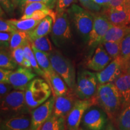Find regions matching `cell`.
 Wrapping results in <instances>:
<instances>
[{"mask_svg": "<svg viewBox=\"0 0 130 130\" xmlns=\"http://www.w3.org/2000/svg\"><path fill=\"white\" fill-rule=\"evenodd\" d=\"M96 98L97 105L105 112L107 116L113 120L122 109L121 99L113 83L99 84Z\"/></svg>", "mask_w": 130, "mask_h": 130, "instance_id": "1", "label": "cell"}, {"mask_svg": "<svg viewBox=\"0 0 130 130\" xmlns=\"http://www.w3.org/2000/svg\"><path fill=\"white\" fill-rule=\"evenodd\" d=\"M66 12L79 36L85 43L88 42L93 28L94 13L76 4L72 5Z\"/></svg>", "mask_w": 130, "mask_h": 130, "instance_id": "2", "label": "cell"}, {"mask_svg": "<svg viewBox=\"0 0 130 130\" xmlns=\"http://www.w3.org/2000/svg\"><path fill=\"white\" fill-rule=\"evenodd\" d=\"M52 93L51 88L46 80L39 78L33 79L25 91L27 104L32 110L46 101Z\"/></svg>", "mask_w": 130, "mask_h": 130, "instance_id": "3", "label": "cell"}, {"mask_svg": "<svg viewBox=\"0 0 130 130\" xmlns=\"http://www.w3.org/2000/svg\"><path fill=\"white\" fill-rule=\"evenodd\" d=\"M49 58L54 71L62 78L71 90H75V71L71 61L58 50H53L49 54Z\"/></svg>", "mask_w": 130, "mask_h": 130, "instance_id": "4", "label": "cell"}, {"mask_svg": "<svg viewBox=\"0 0 130 130\" xmlns=\"http://www.w3.org/2000/svg\"><path fill=\"white\" fill-rule=\"evenodd\" d=\"M30 112L31 110L27 104L24 90H12L1 101V113L3 115L12 117L28 115Z\"/></svg>", "mask_w": 130, "mask_h": 130, "instance_id": "5", "label": "cell"}, {"mask_svg": "<svg viewBox=\"0 0 130 130\" xmlns=\"http://www.w3.org/2000/svg\"><path fill=\"white\" fill-rule=\"evenodd\" d=\"M98 81L96 73L83 70L77 76L75 93L80 100H88L96 95Z\"/></svg>", "mask_w": 130, "mask_h": 130, "instance_id": "6", "label": "cell"}, {"mask_svg": "<svg viewBox=\"0 0 130 130\" xmlns=\"http://www.w3.org/2000/svg\"><path fill=\"white\" fill-rule=\"evenodd\" d=\"M69 17L67 12L57 14L54 21L51 37L54 44L58 48L64 46L72 39Z\"/></svg>", "mask_w": 130, "mask_h": 130, "instance_id": "7", "label": "cell"}, {"mask_svg": "<svg viewBox=\"0 0 130 130\" xmlns=\"http://www.w3.org/2000/svg\"><path fill=\"white\" fill-rule=\"evenodd\" d=\"M97 105L96 96L88 100H77L72 108L65 118V127L68 130L79 128L84 114L90 107Z\"/></svg>", "mask_w": 130, "mask_h": 130, "instance_id": "8", "label": "cell"}, {"mask_svg": "<svg viewBox=\"0 0 130 130\" xmlns=\"http://www.w3.org/2000/svg\"><path fill=\"white\" fill-rule=\"evenodd\" d=\"M96 105L87 109L81 120L83 125L88 130H103L107 123V114Z\"/></svg>", "mask_w": 130, "mask_h": 130, "instance_id": "9", "label": "cell"}, {"mask_svg": "<svg viewBox=\"0 0 130 130\" xmlns=\"http://www.w3.org/2000/svg\"><path fill=\"white\" fill-rule=\"evenodd\" d=\"M112 25L106 16L101 12L94 13L93 28L87 42L88 46L95 48L101 43L102 39Z\"/></svg>", "mask_w": 130, "mask_h": 130, "instance_id": "10", "label": "cell"}, {"mask_svg": "<svg viewBox=\"0 0 130 130\" xmlns=\"http://www.w3.org/2000/svg\"><path fill=\"white\" fill-rule=\"evenodd\" d=\"M125 72L123 61L121 56L112 60L104 69L96 73L99 84L113 83Z\"/></svg>", "mask_w": 130, "mask_h": 130, "instance_id": "11", "label": "cell"}, {"mask_svg": "<svg viewBox=\"0 0 130 130\" xmlns=\"http://www.w3.org/2000/svg\"><path fill=\"white\" fill-rule=\"evenodd\" d=\"M36 75L30 68L20 66L17 69L12 71L8 83L13 86L14 90L25 91Z\"/></svg>", "mask_w": 130, "mask_h": 130, "instance_id": "12", "label": "cell"}, {"mask_svg": "<svg viewBox=\"0 0 130 130\" xmlns=\"http://www.w3.org/2000/svg\"><path fill=\"white\" fill-rule=\"evenodd\" d=\"M55 97L53 96L46 101L31 112V130H37L40 126L53 115Z\"/></svg>", "mask_w": 130, "mask_h": 130, "instance_id": "13", "label": "cell"}, {"mask_svg": "<svg viewBox=\"0 0 130 130\" xmlns=\"http://www.w3.org/2000/svg\"><path fill=\"white\" fill-rule=\"evenodd\" d=\"M76 97H77V95L73 93L72 90L69 91L64 95L55 97L53 115L57 117L66 118L77 100Z\"/></svg>", "mask_w": 130, "mask_h": 130, "instance_id": "14", "label": "cell"}, {"mask_svg": "<svg viewBox=\"0 0 130 130\" xmlns=\"http://www.w3.org/2000/svg\"><path fill=\"white\" fill-rule=\"evenodd\" d=\"M112 60L111 58L107 53L102 43L96 47L95 53L87 63L88 69L100 72L103 70Z\"/></svg>", "mask_w": 130, "mask_h": 130, "instance_id": "15", "label": "cell"}, {"mask_svg": "<svg viewBox=\"0 0 130 130\" xmlns=\"http://www.w3.org/2000/svg\"><path fill=\"white\" fill-rule=\"evenodd\" d=\"M101 13L106 16L113 25H130V7L122 9L108 8L102 9Z\"/></svg>", "mask_w": 130, "mask_h": 130, "instance_id": "16", "label": "cell"}, {"mask_svg": "<svg viewBox=\"0 0 130 130\" xmlns=\"http://www.w3.org/2000/svg\"><path fill=\"white\" fill-rule=\"evenodd\" d=\"M1 128L3 130H31V118L28 115L9 117L1 123Z\"/></svg>", "mask_w": 130, "mask_h": 130, "instance_id": "17", "label": "cell"}, {"mask_svg": "<svg viewBox=\"0 0 130 130\" xmlns=\"http://www.w3.org/2000/svg\"><path fill=\"white\" fill-rule=\"evenodd\" d=\"M113 83L119 93L122 108L130 102V73L123 72Z\"/></svg>", "mask_w": 130, "mask_h": 130, "instance_id": "18", "label": "cell"}, {"mask_svg": "<svg viewBox=\"0 0 130 130\" xmlns=\"http://www.w3.org/2000/svg\"><path fill=\"white\" fill-rule=\"evenodd\" d=\"M54 23V19L50 16H47L42 19L36 27L33 30L28 32L29 41L39 37L48 36L51 32Z\"/></svg>", "mask_w": 130, "mask_h": 130, "instance_id": "19", "label": "cell"}, {"mask_svg": "<svg viewBox=\"0 0 130 130\" xmlns=\"http://www.w3.org/2000/svg\"><path fill=\"white\" fill-rule=\"evenodd\" d=\"M31 48L35 55L39 66L44 73L45 79L48 83L51 75L55 72L52 67L51 61L49 58V54L39 51L34 46H31Z\"/></svg>", "mask_w": 130, "mask_h": 130, "instance_id": "20", "label": "cell"}, {"mask_svg": "<svg viewBox=\"0 0 130 130\" xmlns=\"http://www.w3.org/2000/svg\"><path fill=\"white\" fill-rule=\"evenodd\" d=\"M129 32L130 25H112L102 39L101 43L103 42H121Z\"/></svg>", "mask_w": 130, "mask_h": 130, "instance_id": "21", "label": "cell"}, {"mask_svg": "<svg viewBox=\"0 0 130 130\" xmlns=\"http://www.w3.org/2000/svg\"><path fill=\"white\" fill-rule=\"evenodd\" d=\"M48 83L51 88L52 93L54 97L64 95L69 91L64 81L56 72L51 75Z\"/></svg>", "mask_w": 130, "mask_h": 130, "instance_id": "22", "label": "cell"}, {"mask_svg": "<svg viewBox=\"0 0 130 130\" xmlns=\"http://www.w3.org/2000/svg\"><path fill=\"white\" fill-rule=\"evenodd\" d=\"M41 20H36L34 19H25L17 20V19H9L8 21L13 26L16 31L29 32L33 30Z\"/></svg>", "mask_w": 130, "mask_h": 130, "instance_id": "23", "label": "cell"}, {"mask_svg": "<svg viewBox=\"0 0 130 130\" xmlns=\"http://www.w3.org/2000/svg\"><path fill=\"white\" fill-rule=\"evenodd\" d=\"M65 119L52 115L37 130H64Z\"/></svg>", "mask_w": 130, "mask_h": 130, "instance_id": "24", "label": "cell"}, {"mask_svg": "<svg viewBox=\"0 0 130 130\" xmlns=\"http://www.w3.org/2000/svg\"><path fill=\"white\" fill-rule=\"evenodd\" d=\"M24 55L25 57L28 60L30 61L31 65V68L35 71V72L37 75L42 76L45 78V75L42 70L40 69V68L39 66L38 63H37L36 58L35 55L34 54V52L32 51L31 48V45L30 41L25 43L23 46Z\"/></svg>", "mask_w": 130, "mask_h": 130, "instance_id": "25", "label": "cell"}, {"mask_svg": "<svg viewBox=\"0 0 130 130\" xmlns=\"http://www.w3.org/2000/svg\"><path fill=\"white\" fill-rule=\"evenodd\" d=\"M28 41V32L16 31L12 32L10 43V51H12L19 46H24Z\"/></svg>", "mask_w": 130, "mask_h": 130, "instance_id": "26", "label": "cell"}, {"mask_svg": "<svg viewBox=\"0 0 130 130\" xmlns=\"http://www.w3.org/2000/svg\"><path fill=\"white\" fill-rule=\"evenodd\" d=\"M118 125L119 130H130V102L120 111Z\"/></svg>", "mask_w": 130, "mask_h": 130, "instance_id": "27", "label": "cell"}, {"mask_svg": "<svg viewBox=\"0 0 130 130\" xmlns=\"http://www.w3.org/2000/svg\"><path fill=\"white\" fill-rule=\"evenodd\" d=\"M17 63L13 58L11 53L6 49L1 48L0 51V68L8 70H14L18 66Z\"/></svg>", "mask_w": 130, "mask_h": 130, "instance_id": "28", "label": "cell"}, {"mask_svg": "<svg viewBox=\"0 0 130 130\" xmlns=\"http://www.w3.org/2000/svg\"><path fill=\"white\" fill-rule=\"evenodd\" d=\"M32 46H34L39 51L50 54L53 51L51 41L49 39L48 36L39 37L30 41Z\"/></svg>", "mask_w": 130, "mask_h": 130, "instance_id": "29", "label": "cell"}, {"mask_svg": "<svg viewBox=\"0 0 130 130\" xmlns=\"http://www.w3.org/2000/svg\"><path fill=\"white\" fill-rule=\"evenodd\" d=\"M13 58L18 64L21 66L31 69L30 61L25 57L23 46H19L10 51Z\"/></svg>", "mask_w": 130, "mask_h": 130, "instance_id": "30", "label": "cell"}, {"mask_svg": "<svg viewBox=\"0 0 130 130\" xmlns=\"http://www.w3.org/2000/svg\"><path fill=\"white\" fill-rule=\"evenodd\" d=\"M120 56L121 57L123 61L125 72L128 62L130 58V32L121 41V51Z\"/></svg>", "mask_w": 130, "mask_h": 130, "instance_id": "31", "label": "cell"}, {"mask_svg": "<svg viewBox=\"0 0 130 130\" xmlns=\"http://www.w3.org/2000/svg\"><path fill=\"white\" fill-rule=\"evenodd\" d=\"M101 43L112 60L120 56L121 42H103Z\"/></svg>", "mask_w": 130, "mask_h": 130, "instance_id": "32", "label": "cell"}, {"mask_svg": "<svg viewBox=\"0 0 130 130\" xmlns=\"http://www.w3.org/2000/svg\"><path fill=\"white\" fill-rule=\"evenodd\" d=\"M50 9L47 7L46 4L42 2H36L29 4L25 6L24 10V13L21 19H29L31 15L36 11L39 10Z\"/></svg>", "mask_w": 130, "mask_h": 130, "instance_id": "33", "label": "cell"}, {"mask_svg": "<svg viewBox=\"0 0 130 130\" xmlns=\"http://www.w3.org/2000/svg\"><path fill=\"white\" fill-rule=\"evenodd\" d=\"M76 2L77 0H57L56 14L66 12L68 9Z\"/></svg>", "mask_w": 130, "mask_h": 130, "instance_id": "34", "label": "cell"}, {"mask_svg": "<svg viewBox=\"0 0 130 130\" xmlns=\"http://www.w3.org/2000/svg\"><path fill=\"white\" fill-rule=\"evenodd\" d=\"M79 1L84 9L94 13H100L102 10V8L93 3L92 0H79Z\"/></svg>", "mask_w": 130, "mask_h": 130, "instance_id": "35", "label": "cell"}, {"mask_svg": "<svg viewBox=\"0 0 130 130\" xmlns=\"http://www.w3.org/2000/svg\"><path fill=\"white\" fill-rule=\"evenodd\" d=\"M12 35V32H0V44H1V48L7 50V48H10V43Z\"/></svg>", "mask_w": 130, "mask_h": 130, "instance_id": "36", "label": "cell"}, {"mask_svg": "<svg viewBox=\"0 0 130 130\" xmlns=\"http://www.w3.org/2000/svg\"><path fill=\"white\" fill-rule=\"evenodd\" d=\"M1 7L9 15H13L15 7L13 4L12 0H0Z\"/></svg>", "mask_w": 130, "mask_h": 130, "instance_id": "37", "label": "cell"}, {"mask_svg": "<svg viewBox=\"0 0 130 130\" xmlns=\"http://www.w3.org/2000/svg\"><path fill=\"white\" fill-rule=\"evenodd\" d=\"M13 86L9 83H0V98L2 101L5 97L12 92Z\"/></svg>", "mask_w": 130, "mask_h": 130, "instance_id": "38", "label": "cell"}, {"mask_svg": "<svg viewBox=\"0 0 130 130\" xmlns=\"http://www.w3.org/2000/svg\"><path fill=\"white\" fill-rule=\"evenodd\" d=\"M0 31L1 32H13L16 31L14 27L8 21V20H4L1 18L0 20Z\"/></svg>", "mask_w": 130, "mask_h": 130, "instance_id": "39", "label": "cell"}, {"mask_svg": "<svg viewBox=\"0 0 130 130\" xmlns=\"http://www.w3.org/2000/svg\"><path fill=\"white\" fill-rule=\"evenodd\" d=\"M125 7H130L127 5L126 0H111L110 8L116 9H122Z\"/></svg>", "mask_w": 130, "mask_h": 130, "instance_id": "40", "label": "cell"}, {"mask_svg": "<svg viewBox=\"0 0 130 130\" xmlns=\"http://www.w3.org/2000/svg\"><path fill=\"white\" fill-rule=\"evenodd\" d=\"M12 70L0 69V83H8L9 76L12 72Z\"/></svg>", "mask_w": 130, "mask_h": 130, "instance_id": "41", "label": "cell"}, {"mask_svg": "<svg viewBox=\"0 0 130 130\" xmlns=\"http://www.w3.org/2000/svg\"><path fill=\"white\" fill-rule=\"evenodd\" d=\"M110 1L111 0H92L93 3L101 7L102 9L110 8Z\"/></svg>", "mask_w": 130, "mask_h": 130, "instance_id": "42", "label": "cell"}, {"mask_svg": "<svg viewBox=\"0 0 130 130\" xmlns=\"http://www.w3.org/2000/svg\"><path fill=\"white\" fill-rule=\"evenodd\" d=\"M43 3L46 4L49 9H52L56 6L57 0H42Z\"/></svg>", "mask_w": 130, "mask_h": 130, "instance_id": "43", "label": "cell"}, {"mask_svg": "<svg viewBox=\"0 0 130 130\" xmlns=\"http://www.w3.org/2000/svg\"><path fill=\"white\" fill-rule=\"evenodd\" d=\"M36 2L43 3V1H42V0H22L19 7H21V8L22 7L25 8V7L27 6V5L31 4V3H36Z\"/></svg>", "mask_w": 130, "mask_h": 130, "instance_id": "44", "label": "cell"}, {"mask_svg": "<svg viewBox=\"0 0 130 130\" xmlns=\"http://www.w3.org/2000/svg\"><path fill=\"white\" fill-rule=\"evenodd\" d=\"M12 1L14 7H15V8H16L17 7H19V6H20L22 0H12Z\"/></svg>", "mask_w": 130, "mask_h": 130, "instance_id": "45", "label": "cell"}, {"mask_svg": "<svg viewBox=\"0 0 130 130\" xmlns=\"http://www.w3.org/2000/svg\"><path fill=\"white\" fill-rule=\"evenodd\" d=\"M105 130H116V128L114 127V126L112 125L111 124H109L108 126H107Z\"/></svg>", "mask_w": 130, "mask_h": 130, "instance_id": "46", "label": "cell"}, {"mask_svg": "<svg viewBox=\"0 0 130 130\" xmlns=\"http://www.w3.org/2000/svg\"><path fill=\"white\" fill-rule=\"evenodd\" d=\"M126 72H128L130 73V58L128 62V64H127V67H126Z\"/></svg>", "mask_w": 130, "mask_h": 130, "instance_id": "47", "label": "cell"}, {"mask_svg": "<svg viewBox=\"0 0 130 130\" xmlns=\"http://www.w3.org/2000/svg\"><path fill=\"white\" fill-rule=\"evenodd\" d=\"M126 3H127L128 6L130 7V0H126Z\"/></svg>", "mask_w": 130, "mask_h": 130, "instance_id": "48", "label": "cell"}, {"mask_svg": "<svg viewBox=\"0 0 130 130\" xmlns=\"http://www.w3.org/2000/svg\"><path fill=\"white\" fill-rule=\"evenodd\" d=\"M75 130H83L82 129H81V128H78V129H75Z\"/></svg>", "mask_w": 130, "mask_h": 130, "instance_id": "49", "label": "cell"}, {"mask_svg": "<svg viewBox=\"0 0 130 130\" xmlns=\"http://www.w3.org/2000/svg\"><path fill=\"white\" fill-rule=\"evenodd\" d=\"M1 130H3V129H1Z\"/></svg>", "mask_w": 130, "mask_h": 130, "instance_id": "50", "label": "cell"}]
</instances>
